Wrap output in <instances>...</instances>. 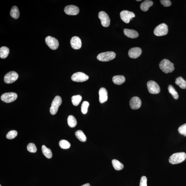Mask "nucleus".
<instances>
[{
    "label": "nucleus",
    "instance_id": "nucleus-21",
    "mask_svg": "<svg viewBox=\"0 0 186 186\" xmlns=\"http://www.w3.org/2000/svg\"><path fill=\"white\" fill-rule=\"evenodd\" d=\"M42 151L43 154L47 158L51 159L52 157L53 154L50 149L47 148L45 145L42 147Z\"/></svg>",
    "mask_w": 186,
    "mask_h": 186
},
{
    "label": "nucleus",
    "instance_id": "nucleus-30",
    "mask_svg": "<svg viewBox=\"0 0 186 186\" xmlns=\"http://www.w3.org/2000/svg\"><path fill=\"white\" fill-rule=\"evenodd\" d=\"M59 145L61 148L63 149H68L71 146L70 143L65 140H61L59 142Z\"/></svg>",
    "mask_w": 186,
    "mask_h": 186
},
{
    "label": "nucleus",
    "instance_id": "nucleus-31",
    "mask_svg": "<svg viewBox=\"0 0 186 186\" xmlns=\"http://www.w3.org/2000/svg\"><path fill=\"white\" fill-rule=\"evenodd\" d=\"M89 105V103L88 102L86 101L83 102L81 107V111L82 114H86L87 113Z\"/></svg>",
    "mask_w": 186,
    "mask_h": 186
},
{
    "label": "nucleus",
    "instance_id": "nucleus-34",
    "mask_svg": "<svg viewBox=\"0 0 186 186\" xmlns=\"http://www.w3.org/2000/svg\"><path fill=\"white\" fill-rule=\"evenodd\" d=\"M178 130L180 134L186 136V124L180 126Z\"/></svg>",
    "mask_w": 186,
    "mask_h": 186
},
{
    "label": "nucleus",
    "instance_id": "nucleus-2",
    "mask_svg": "<svg viewBox=\"0 0 186 186\" xmlns=\"http://www.w3.org/2000/svg\"><path fill=\"white\" fill-rule=\"evenodd\" d=\"M186 159V154L185 152L176 153L170 156L169 162L172 164H177L183 162Z\"/></svg>",
    "mask_w": 186,
    "mask_h": 186
},
{
    "label": "nucleus",
    "instance_id": "nucleus-29",
    "mask_svg": "<svg viewBox=\"0 0 186 186\" xmlns=\"http://www.w3.org/2000/svg\"><path fill=\"white\" fill-rule=\"evenodd\" d=\"M168 92L172 95L174 99L177 100L179 98V95L173 86L171 85L168 86Z\"/></svg>",
    "mask_w": 186,
    "mask_h": 186
},
{
    "label": "nucleus",
    "instance_id": "nucleus-28",
    "mask_svg": "<svg viewBox=\"0 0 186 186\" xmlns=\"http://www.w3.org/2000/svg\"><path fill=\"white\" fill-rule=\"evenodd\" d=\"M82 99V97L80 95H77L73 96L72 98V104L74 106H78L81 102Z\"/></svg>",
    "mask_w": 186,
    "mask_h": 186
},
{
    "label": "nucleus",
    "instance_id": "nucleus-39",
    "mask_svg": "<svg viewBox=\"0 0 186 186\" xmlns=\"http://www.w3.org/2000/svg\"><path fill=\"white\" fill-rule=\"evenodd\" d=\"M0 186H1V185H0Z\"/></svg>",
    "mask_w": 186,
    "mask_h": 186
},
{
    "label": "nucleus",
    "instance_id": "nucleus-35",
    "mask_svg": "<svg viewBox=\"0 0 186 186\" xmlns=\"http://www.w3.org/2000/svg\"><path fill=\"white\" fill-rule=\"evenodd\" d=\"M147 178L145 176H142L141 177L140 182V186H147Z\"/></svg>",
    "mask_w": 186,
    "mask_h": 186
},
{
    "label": "nucleus",
    "instance_id": "nucleus-38",
    "mask_svg": "<svg viewBox=\"0 0 186 186\" xmlns=\"http://www.w3.org/2000/svg\"><path fill=\"white\" fill-rule=\"evenodd\" d=\"M137 1H141V0H139V1H138V0H137Z\"/></svg>",
    "mask_w": 186,
    "mask_h": 186
},
{
    "label": "nucleus",
    "instance_id": "nucleus-36",
    "mask_svg": "<svg viewBox=\"0 0 186 186\" xmlns=\"http://www.w3.org/2000/svg\"><path fill=\"white\" fill-rule=\"evenodd\" d=\"M160 2L165 7H169L171 5V2L169 0H161Z\"/></svg>",
    "mask_w": 186,
    "mask_h": 186
},
{
    "label": "nucleus",
    "instance_id": "nucleus-9",
    "mask_svg": "<svg viewBox=\"0 0 186 186\" xmlns=\"http://www.w3.org/2000/svg\"><path fill=\"white\" fill-rule=\"evenodd\" d=\"M17 98V95L15 93H8L3 94L1 97V100L9 103L14 101Z\"/></svg>",
    "mask_w": 186,
    "mask_h": 186
},
{
    "label": "nucleus",
    "instance_id": "nucleus-4",
    "mask_svg": "<svg viewBox=\"0 0 186 186\" xmlns=\"http://www.w3.org/2000/svg\"><path fill=\"white\" fill-rule=\"evenodd\" d=\"M62 102V99L60 97L57 95L55 97L52 102L51 107L50 109V112L52 115H55L57 114L59 107Z\"/></svg>",
    "mask_w": 186,
    "mask_h": 186
},
{
    "label": "nucleus",
    "instance_id": "nucleus-10",
    "mask_svg": "<svg viewBox=\"0 0 186 186\" xmlns=\"http://www.w3.org/2000/svg\"><path fill=\"white\" fill-rule=\"evenodd\" d=\"M46 43L50 48L56 50L59 46V41L55 38L50 36H48L45 39Z\"/></svg>",
    "mask_w": 186,
    "mask_h": 186
},
{
    "label": "nucleus",
    "instance_id": "nucleus-6",
    "mask_svg": "<svg viewBox=\"0 0 186 186\" xmlns=\"http://www.w3.org/2000/svg\"><path fill=\"white\" fill-rule=\"evenodd\" d=\"M147 86L148 91L150 93L157 94L160 92V87L154 81H152V80L149 81L147 82Z\"/></svg>",
    "mask_w": 186,
    "mask_h": 186
},
{
    "label": "nucleus",
    "instance_id": "nucleus-26",
    "mask_svg": "<svg viewBox=\"0 0 186 186\" xmlns=\"http://www.w3.org/2000/svg\"><path fill=\"white\" fill-rule=\"evenodd\" d=\"M112 162L113 167L117 170H121L124 168V165L116 159H113Z\"/></svg>",
    "mask_w": 186,
    "mask_h": 186
},
{
    "label": "nucleus",
    "instance_id": "nucleus-24",
    "mask_svg": "<svg viewBox=\"0 0 186 186\" xmlns=\"http://www.w3.org/2000/svg\"><path fill=\"white\" fill-rule=\"evenodd\" d=\"M10 15L13 18L15 19L18 18L20 16V13L18 7L16 6H13L11 8Z\"/></svg>",
    "mask_w": 186,
    "mask_h": 186
},
{
    "label": "nucleus",
    "instance_id": "nucleus-37",
    "mask_svg": "<svg viewBox=\"0 0 186 186\" xmlns=\"http://www.w3.org/2000/svg\"><path fill=\"white\" fill-rule=\"evenodd\" d=\"M90 185L89 183H86L85 184V185H84L81 186H90Z\"/></svg>",
    "mask_w": 186,
    "mask_h": 186
},
{
    "label": "nucleus",
    "instance_id": "nucleus-1",
    "mask_svg": "<svg viewBox=\"0 0 186 186\" xmlns=\"http://www.w3.org/2000/svg\"><path fill=\"white\" fill-rule=\"evenodd\" d=\"M159 67L162 71L166 74L172 72L174 70V64L167 59H163L161 61Z\"/></svg>",
    "mask_w": 186,
    "mask_h": 186
},
{
    "label": "nucleus",
    "instance_id": "nucleus-33",
    "mask_svg": "<svg viewBox=\"0 0 186 186\" xmlns=\"http://www.w3.org/2000/svg\"><path fill=\"white\" fill-rule=\"evenodd\" d=\"M27 149L28 151L32 153H35L37 151V147L33 143H30L27 145Z\"/></svg>",
    "mask_w": 186,
    "mask_h": 186
},
{
    "label": "nucleus",
    "instance_id": "nucleus-14",
    "mask_svg": "<svg viewBox=\"0 0 186 186\" xmlns=\"http://www.w3.org/2000/svg\"><path fill=\"white\" fill-rule=\"evenodd\" d=\"M130 107L133 110L139 109L141 105V101L138 97H132L130 101Z\"/></svg>",
    "mask_w": 186,
    "mask_h": 186
},
{
    "label": "nucleus",
    "instance_id": "nucleus-11",
    "mask_svg": "<svg viewBox=\"0 0 186 186\" xmlns=\"http://www.w3.org/2000/svg\"><path fill=\"white\" fill-rule=\"evenodd\" d=\"M71 79L74 82H83L89 79V77L83 72H77L72 75Z\"/></svg>",
    "mask_w": 186,
    "mask_h": 186
},
{
    "label": "nucleus",
    "instance_id": "nucleus-32",
    "mask_svg": "<svg viewBox=\"0 0 186 186\" xmlns=\"http://www.w3.org/2000/svg\"><path fill=\"white\" fill-rule=\"evenodd\" d=\"M17 132L15 130H11L8 132L6 135V138L8 139H12L15 138L17 135Z\"/></svg>",
    "mask_w": 186,
    "mask_h": 186
},
{
    "label": "nucleus",
    "instance_id": "nucleus-18",
    "mask_svg": "<svg viewBox=\"0 0 186 186\" xmlns=\"http://www.w3.org/2000/svg\"><path fill=\"white\" fill-rule=\"evenodd\" d=\"M124 31V34L128 37L135 38L138 37V33L135 30L125 29Z\"/></svg>",
    "mask_w": 186,
    "mask_h": 186
},
{
    "label": "nucleus",
    "instance_id": "nucleus-5",
    "mask_svg": "<svg viewBox=\"0 0 186 186\" xmlns=\"http://www.w3.org/2000/svg\"><path fill=\"white\" fill-rule=\"evenodd\" d=\"M168 32V27L164 23L159 25L155 28L154 33L157 36H163L167 34Z\"/></svg>",
    "mask_w": 186,
    "mask_h": 186
},
{
    "label": "nucleus",
    "instance_id": "nucleus-22",
    "mask_svg": "<svg viewBox=\"0 0 186 186\" xmlns=\"http://www.w3.org/2000/svg\"><path fill=\"white\" fill-rule=\"evenodd\" d=\"M175 83L182 89H185L186 88V81L181 77H179L176 79Z\"/></svg>",
    "mask_w": 186,
    "mask_h": 186
},
{
    "label": "nucleus",
    "instance_id": "nucleus-23",
    "mask_svg": "<svg viewBox=\"0 0 186 186\" xmlns=\"http://www.w3.org/2000/svg\"><path fill=\"white\" fill-rule=\"evenodd\" d=\"M9 49L8 48L3 46L0 49V57L2 59L6 58L9 54Z\"/></svg>",
    "mask_w": 186,
    "mask_h": 186
},
{
    "label": "nucleus",
    "instance_id": "nucleus-19",
    "mask_svg": "<svg viewBox=\"0 0 186 186\" xmlns=\"http://www.w3.org/2000/svg\"><path fill=\"white\" fill-rule=\"evenodd\" d=\"M153 1L149 0H146L142 3L140 5V8L143 11H146L149 10V8L152 6Z\"/></svg>",
    "mask_w": 186,
    "mask_h": 186
},
{
    "label": "nucleus",
    "instance_id": "nucleus-15",
    "mask_svg": "<svg viewBox=\"0 0 186 186\" xmlns=\"http://www.w3.org/2000/svg\"><path fill=\"white\" fill-rule=\"evenodd\" d=\"M142 50L139 47H134L129 50L128 55L131 58L135 59L139 57L141 54Z\"/></svg>",
    "mask_w": 186,
    "mask_h": 186
},
{
    "label": "nucleus",
    "instance_id": "nucleus-17",
    "mask_svg": "<svg viewBox=\"0 0 186 186\" xmlns=\"http://www.w3.org/2000/svg\"><path fill=\"white\" fill-rule=\"evenodd\" d=\"M99 101L102 103L108 100V92L106 89L104 88H101L99 91Z\"/></svg>",
    "mask_w": 186,
    "mask_h": 186
},
{
    "label": "nucleus",
    "instance_id": "nucleus-12",
    "mask_svg": "<svg viewBox=\"0 0 186 186\" xmlns=\"http://www.w3.org/2000/svg\"><path fill=\"white\" fill-rule=\"evenodd\" d=\"M99 18L100 19L101 24L103 27H108L110 25V19L108 14L103 11L100 12L98 14Z\"/></svg>",
    "mask_w": 186,
    "mask_h": 186
},
{
    "label": "nucleus",
    "instance_id": "nucleus-16",
    "mask_svg": "<svg viewBox=\"0 0 186 186\" xmlns=\"http://www.w3.org/2000/svg\"><path fill=\"white\" fill-rule=\"evenodd\" d=\"M70 44L72 47L74 49H80L82 46L81 40L77 36H74L72 38L70 41Z\"/></svg>",
    "mask_w": 186,
    "mask_h": 186
},
{
    "label": "nucleus",
    "instance_id": "nucleus-13",
    "mask_svg": "<svg viewBox=\"0 0 186 186\" xmlns=\"http://www.w3.org/2000/svg\"><path fill=\"white\" fill-rule=\"evenodd\" d=\"M64 11L66 14L69 15H76L79 12V9L76 6L68 5L65 7Z\"/></svg>",
    "mask_w": 186,
    "mask_h": 186
},
{
    "label": "nucleus",
    "instance_id": "nucleus-7",
    "mask_svg": "<svg viewBox=\"0 0 186 186\" xmlns=\"http://www.w3.org/2000/svg\"><path fill=\"white\" fill-rule=\"evenodd\" d=\"M19 77L18 74L16 72L11 71L7 73L4 77V81L6 83L10 84L16 81Z\"/></svg>",
    "mask_w": 186,
    "mask_h": 186
},
{
    "label": "nucleus",
    "instance_id": "nucleus-25",
    "mask_svg": "<svg viewBox=\"0 0 186 186\" xmlns=\"http://www.w3.org/2000/svg\"><path fill=\"white\" fill-rule=\"evenodd\" d=\"M75 135L77 138L82 142H85L87 140V137L81 130H79L76 131Z\"/></svg>",
    "mask_w": 186,
    "mask_h": 186
},
{
    "label": "nucleus",
    "instance_id": "nucleus-8",
    "mask_svg": "<svg viewBox=\"0 0 186 186\" xmlns=\"http://www.w3.org/2000/svg\"><path fill=\"white\" fill-rule=\"evenodd\" d=\"M121 18L126 23L128 24L132 18L135 17L134 13L131 11L124 10L121 11L120 13Z\"/></svg>",
    "mask_w": 186,
    "mask_h": 186
},
{
    "label": "nucleus",
    "instance_id": "nucleus-27",
    "mask_svg": "<svg viewBox=\"0 0 186 186\" xmlns=\"http://www.w3.org/2000/svg\"><path fill=\"white\" fill-rule=\"evenodd\" d=\"M67 121L68 125L71 128L75 127L77 124V121L76 119L72 115H70L68 116Z\"/></svg>",
    "mask_w": 186,
    "mask_h": 186
},
{
    "label": "nucleus",
    "instance_id": "nucleus-3",
    "mask_svg": "<svg viewBox=\"0 0 186 186\" xmlns=\"http://www.w3.org/2000/svg\"><path fill=\"white\" fill-rule=\"evenodd\" d=\"M116 55L114 52L108 51L100 53L97 57L99 61L107 62L112 60L116 57Z\"/></svg>",
    "mask_w": 186,
    "mask_h": 186
},
{
    "label": "nucleus",
    "instance_id": "nucleus-20",
    "mask_svg": "<svg viewBox=\"0 0 186 186\" xmlns=\"http://www.w3.org/2000/svg\"><path fill=\"white\" fill-rule=\"evenodd\" d=\"M112 81L116 85H121L125 82L126 79L125 77L123 76H115L113 77Z\"/></svg>",
    "mask_w": 186,
    "mask_h": 186
}]
</instances>
